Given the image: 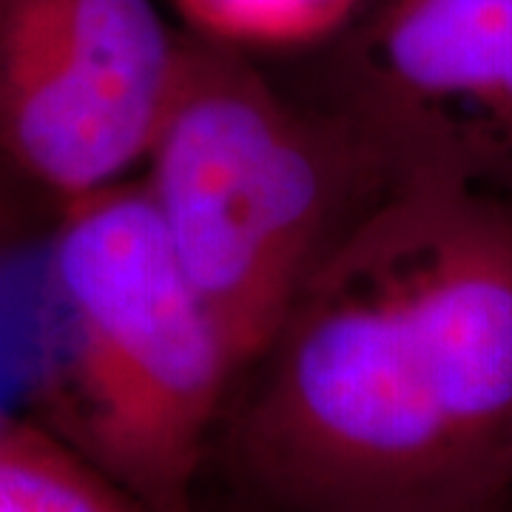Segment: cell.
<instances>
[{"label": "cell", "instance_id": "8", "mask_svg": "<svg viewBox=\"0 0 512 512\" xmlns=\"http://www.w3.org/2000/svg\"><path fill=\"white\" fill-rule=\"evenodd\" d=\"M12 211H9V200H6V188H3V174H0V251L9 245L12 239Z\"/></svg>", "mask_w": 512, "mask_h": 512}, {"label": "cell", "instance_id": "5", "mask_svg": "<svg viewBox=\"0 0 512 512\" xmlns=\"http://www.w3.org/2000/svg\"><path fill=\"white\" fill-rule=\"evenodd\" d=\"M330 117L387 183L433 174L512 205V0H370Z\"/></svg>", "mask_w": 512, "mask_h": 512}, {"label": "cell", "instance_id": "2", "mask_svg": "<svg viewBox=\"0 0 512 512\" xmlns=\"http://www.w3.org/2000/svg\"><path fill=\"white\" fill-rule=\"evenodd\" d=\"M137 171L239 376L390 185L336 117L293 106L242 52L191 32Z\"/></svg>", "mask_w": 512, "mask_h": 512}, {"label": "cell", "instance_id": "6", "mask_svg": "<svg viewBox=\"0 0 512 512\" xmlns=\"http://www.w3.org/2000/svg\"><path fill=\"white\" fill-rule=\"evenodd\" d=\"M0 512H148L32 416L0 413Z\"/></svg>", "mask_w": 512, "mask_h": 512}, {"label": "cell", "instance_id": "4", "mask_svg": "<svg viewBox=\"0 0 512 512\" xmlns=\"http://www.w3.org/2000/svg\"><path fill=\"white\" fill-rule=\"evenodd\" d=\"M174 55L154 0H0V174L57 208L128 180Z\"/></svg>", "mask_w": 512, "mask_h": 512}, {"label": "cell", "instance_id": "7", "mask_svg": "<svg viewBox=\"0 0 512 512\" xmlns=\"http://www.w3.org/2000/svg\"><path fill=\"white\" fill-rule=\"evenodd\" d=\"M370 0H174L191 35L228 49H302L348 32Z\"/></svg>", "mask_w": 512, "mask_h": 512}, {"label": "cell", "instance_id": "9", "mask_svg": "<svg viewBox=\"0 0 512 512\" xmlns=\"http://www.w3.org/2000/svg\"><path fill=\"white\" fill-rule=\"evenodd\" d=\"M495 512H512V507H507V510H495Z\"/></svg>", "mask_w": 512, "mask_h": 512}, {"label": "cell", "instance_id": "1", "mask_svg": "<svg viewBox=\"0 0 512 512\" xmlns=\"http://www.w3.org/2000/svg\"><path fill=\"white\" fill-rule=\"evenodd\" d=\"M217 444L268 512L512 507V205L393 180L239 376Z\"/></svg>", "mask_w": 512, "mask_h": 512}, {"label": "cell", "instance_id": "3", "mask_svg": "<svg viewBox=\"0 0 512 512\" xmlns=\"http://www.w3.org/2000/svg\"><path fill=\"white\" fill-rule=\"evenodd\" d=\"M43 421L148 512H194L239 370L137 177L60 205Z\"/></svg>", "mask_w": 512, "mask_h": 512}]
</instances>
